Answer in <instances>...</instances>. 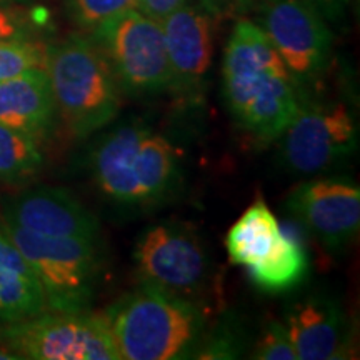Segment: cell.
<instances>
[{
	"label": "cell",
	"mask_w": 360,
	"mask_h": 360,
	"mask_svg": "<svg viewBox=\"0 0 360 360\" xmlns=\"http://www.w3.org/2000/svg\"><path fill=\"white\" fill-rule=\"evenodd\" d=\"M224 97L247 132L274 141L300 110L297 80L259 25L240 20L224 56Z\"/></svg>",
	"instance_id": "1"
},
{
	"label": "cell",
	"mask_w": 360,
	"mask_h": 360,
	"mask_svg": "<svg viewBox=\"0 0 360 360\" xmlns=\"http://www.w3.org/2000/svg\"><path fill=\"white\" fill-rule=\"evenodd\" d=\"M102 315L120 360L192 359L207 334L205 315L195 304L147 283Z\"/></svg>",
	"instance_id": "2"
},
{
	"label": "cell",
	"mask_w": 360,
	"mask_h": 360,
	"mask_svg": "<svg viewBox=\"0 0 360 360\" xmlns=\"http://www.w3.org/2000/svg\"><path fill=\"white\" fill-rule=\"evenodd\" d=\"M90 170L103 197L119 205L143 207L174 192L180 180V159L164 135L141 125H122L97 142Z\"/></svg>",
	"instance_id": "3"
},
{
	"label": "cell",
	"mask_w": 360,
	"mask_h": 360,
	"mask_svg": "<svg viewBox=\"0 0 360 360\" xmlns=\"http://www.w3.org/2000/svg\"><path fill=\"white\" fill-rule=\"evenodd\" d=\"M45 70L57 114L77 137L98 132L119 114V82L96 44L75 35L47 47Z\"/></svg>",
	"instance_id": "4"
},
{
	"label": "cell",
	"mask_w": 360,
	"mask_h": 360,
	"mask_svg": "<svg viewBox=\"0 0 360 360\" xmlns=\"http://www.w3.org/2000/svg\"><path fill=\"white\" fill-rule=\"evenodd\" d=\"M2 224L37 276L47 310H89L101 281L98 242L40 236L4 220Z\"/></svg>",
	"instance_id": "5"
},
{
	"label": "cell",
	"mask_w": 360,
	"mask_h": 360,
	"mask_svg": "<svg viewBox=\"0 0 360 360\" xmlns=\"http://www.w3.org/2000/svg\"><path fill=\"white\" fill-rule=\"evenodd\" d=\"M232 264L245 267L250 281L267 292H285L307 276V255L295 238L282 232L270 207L257 199L225 236Z\"/></svg>",
	"instance_id": "6"
},
{
	"label": "cell",
	"mask_w": 360,
	"mask_h": 360,
	"mask_svg": "<svg viewBox=\"0 0 360 360\" xmlns=\"http://www.w3.org/2000/svg\"><path fill=\"white\" fill-rule=\"evenodd\" d=\"M119 87L132 96H155L172 87L162 24L137 8L92 30Z\"/></svg>",
	"instance_id": "7"
},
{
	"label": "cell",
	"mask_w": 360,
	"mask_h": 360,
	"mask_svg": "<svg viewBox=\"0 0 360 360\" xmlns=\"http://www.w3.org/2000/svg\"><path fill=\"white\" fill-rule=\"evenodd\" d=\"M0 342L19 359L32 360H120L103 315L52 312L6 323Z\"/></svg>",
	"instance_id": "8"
},
{
	"label": "cell",
	"mask_w": 360,
	"mask_h": 360,
	"mask_svg": "<svg viewBox=\"0 0 360 360\" xmlns=\"http://www.w3.org/2000/svg\"><path fill=\"white\" fill-rule=\"evenodd\" d=\"M281 139L285 167L295 174L312 175L350 159L357 150L359 129L352 112L337 102L300 107Z\"/></svg>",
	"instance_id": "9"
},
{
	"label": "cell",
	"mask_w": 360,
	"mask_h": 360,
	"mask_svg": "<svg viewBox=\"0 0 360 360\" xmlns=\"http://www.w3.org/2000/svg\"><path fill=\"white\" fill-rule=\"evenodd\" d=\"M134 260L142 283L188 295L210 276V259L200 238L179 224L147 227L135 242Z\"/></svg>",
	"instance_id": "10"
},
{
	"label": "cell",
	"mask_w": 360,
	"mask_h": 360,
	"mask_svg": "<svg viewBox=\"0 0 360 360\" xmlns=\"http://www.w3.org/2000/svg\"><path fill=\"white\" fill-rule=\"evenodd\" d=\"M297 82L326 69L332 35L322 12L307 0H265L262 27Z\"/></svg>",
	"instance_id": "11"
},
{
	"label": "cell",
	"mask_w": 360,
	"mask_h": 360,
	"mask_svg": "<svg viewBox=\"0 0 360 360\" xmlns=\"http://www.w3.org/2000/svg\"><path fill=\"white\" fill-rule=\"evenodd\" d=\"M287 207L328 249H342L357 237L360 188L344 179L309 180L289 193Z\"/></svg>",
	"instance_id": "12"
},
{
	"label": "cell",
	"mask_w": 360,
	"mask_h": 360,
	"mask_svg": "<svg viewBox=\"0 0 360 360\" xmlns=\"http://www.w3.org/2000/svg\"><path fill=\"white\" fill-rule=\"evenodd\" d=\"M4 222L40 236L98 242L101 225L80 202L60 187H35L4 207Z\"/></svg>",
	"instance_id": "13"
},
{
	"label": "cell",
	"mask_w": 360,
	"mask_h": 360,
	"mask_svg": "<svg viewBox=\"0 0 360 360\" xmlns=\"http://www.w3.org/2000/svg\"><path fill=\"white\" fill-rule=\"evenodd\" d=\"M289 330L297 359L337 360L347 359L352 332L344 310L327 295L312 294L297 300L287 310Z\"/></svg>",
	"instance_id": "14"
},
{
	"label": "cell",
	"mask_w": 360,
	"mask_h": 360,
	"mask_svg": "<svg viewBox=\"0 0 360 360\" xmlns=\"http://www.w3.org/2000/svg\"><path fill=\"white\" fill-rule=\"evenodd\" d=\"M172 72V87L193 94L204 84L214 57L212 20L199 7L186 4L160 22Z\"/></svg>",
	"instance_id": "15"
},
{
	"label": "cell",
	"mask_w": 360,
	"mask_h": 360,
	"mask_svg": "<svg viewBox=\"0 0 360 360\" xmlns=\"http://www.w3.org/2000/svg\"><path fill=\"white\" fill-rule=\"evenodd\" d=\"M56 117V98L45 69H32L0 82V124L37 141L51 132Z\"/></svg>",
	"instance_id": "16"
},
{
	"label": "cell",
	"mask_w": 360,
	"mask_h": 360,
	"mask_svg": "<svg viewBox=\"0 0 360 360\" xmlns=\"http://www.w3.org/2000/svg\"><path fill=\"white\" fill-rule=\"evenodd\" d=\"M45 310L39 278L0 220V323L27 321Z\"/></svg>",
	"instance_id": "17"
},
{
	"label": "cell",
	"mask_w": 360,
	"mask_h": 360,
	"mask_svg": "<svg viewBox=\"0 0 360 360\" xmlns=\"http://www.w3.org/2000/svg\"><path fill=\"white\" fill-rule=\"evenodd\" d=\"M44 167V157L34 137L0 124V182L20 186Z\"/></svg>",
	"instance_id": "18"
},
{
	"label": "cell",
	"mask_w": 360,
	"mask_h": 360,
	"mask_svg": "<svg viewBox=\"0 0 360 360\" xmlns=\"http://www.w3.org/2000/svg\"><path fill=\"white\" fill-rule=\"evenodd\" d=\"M45 56L47 49L32 39L0 40V82L32 69H45Z\"/></svg>",
	"instance_id": "19"
},
{
	"label": "cell",
	"mask_w": 360,
	"mask_h": 360,
	"mask_svg": "<svg viewBox=\"0 0 360 360\" xmlns=\"http://www.w3.org/2000/svg\"><path fill=\"white\" fill-rule=\"evenodd\" d=\"M72 20L82 29L94 30L103 22L135 8V0H65Z\"/></svg>",
	"instance_id": "20"
},
{
	"label": "cell",
	"mask_w": 360,
	"mask_h": 360,
	"mask_svg": "<svg viewBox=\"0 0 360 360\" xmlns=\"http://www.w3.org/2000/svg\"><path fill=\"white\" fill-rule=\"evenodd\" d=\"M250 359L257 360H297V354L294 345H292L289 330L285 323L270 322L260 337L255 340L254 349H252Z\"/></svg>",
	"instance_id": "21"
},
{
	"label": "cell",
	"mask_w": 360,
	"mask_h": 360,
	"mask_svg": "<svg viewBox=\"0 0 360 360\" xmlns=\"http://www.w3.org/2000/svg\"><path fill=\"white\" fill-rule=\"evenodd\" d=\"M34 32V22L27 13L0 4V40L32 39Z\"/></svg>",
	"instance_id": "22"
},
{
	"label": "cell",
	"mask_w": 360,
	"mask_h": 360,
	"mask_svg": "<svg viewBox=\"0 0 360 360\" xmlns=\"http://www.w3.org/2000/svg\"><path fill=\"white\" fill-rule=\"evenodd\" d=\"M187 0H135V8L143 15L150 17L157 22H162L165 17L184 7Z\"/></svg>",
	"instance_id": "23"
},
{
	"label": "cell",
	"mask_w": 360,
	"mask_h": 360,
	"mask_svg": "<svg viewBox=\"0 0 360 360\" xmlns=\"http://www.w3.org/2000/svg\"><path fill=\"white\" fill-rule=\"evenodd\" d=\"M0 360H19V355L13 354L6 344L0 342Z\"/></svg>",
	"instance_id": "24"
},
{
	"label": "cell",
	"mask_w": 360,
	"mask_h": 360,
	"mask_svg": "<svg viewBox=\"0 0 360 360\" xmlns=\"http://www.w3.org/2000/svg\"><path fill=\"white\" fill-rule=\"evenodd\" d=\"M307 2L314 4V6L317 7L319 11H321V8H327V7L334 6V4L337 2V0H307Z\"/></svg>",
	"instance_id": "25"
},
{
	"label": "cell",
	"mask_w": 360,
	"mask_h": 360,
	"mask_svg": "<svg viewBox=\"0 0 360 360\" xmlns=\"http://www.w3.org/2000/svg\"><path fill=\"white\" fill-rule=\"evenodd\" d=\"M7 2H13V0H0V4H7Z\"/></svg>",
	"instance_id": "26"
}]
</instances>
